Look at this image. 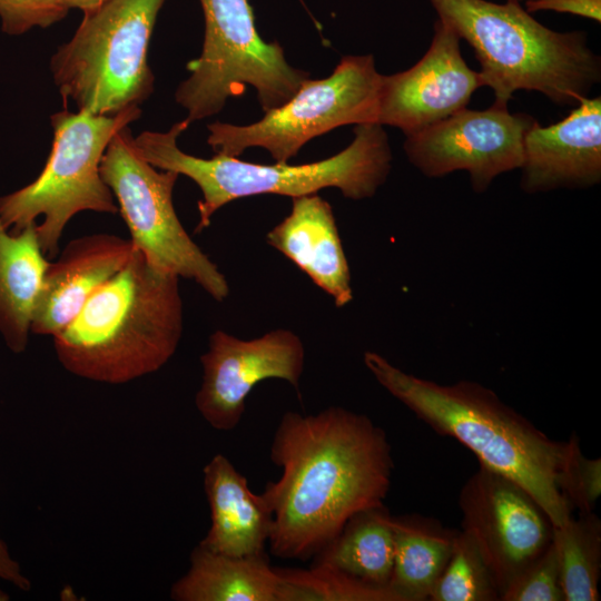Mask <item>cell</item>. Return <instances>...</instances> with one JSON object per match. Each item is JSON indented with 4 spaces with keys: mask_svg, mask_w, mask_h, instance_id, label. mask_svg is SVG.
Here are the masks:
<instances>
[{
    "mask_svg": "<svg viewBox=\"0 0 601 601\" xmlns=\"http://www.w3.org/2000/svg\"><path fill=\"white\" fill-rule=\"evenodd\" d=\"M459 506L462 530L473 536L501 598L548 548L554 526L520 484L481 465L463 484Z\"/></svg>",
    "mask_w": 601,
    "mask_h": 601,
    "instance_id": "12",
    "label": "cell"
},
{
    "mask_svg": "<svg viewBox=\"0 0 601 601\" xmlns=\"http://www.w3.org/2000/svg\"><path fill=\"white\" fill-rule=\"evenodd\" d=\"M189 125L184 119L166 132L142 131L135 138V145L154 167L187 176L197 184L203 199L198 203L196 233L209 226L219 208L243 197L274 194L293 198L334 187L349 199L370 198L385 183L392 167L387 135L376 122L355 125L353 141L341 152L302 165H264L224 155L209 159L188 155L179 149L177 140Z\"/></svg>",
    "mask_w": 601,
    "mask_h": 601,
    "instance_id": "5",
    "label": "cell"
},
{
    "mask_svg": "<svg viewBox=\"0 0 601 601\" xmlns=\"http://www.w3.org/2000/svg\"><path fill=\"white\" fill-rule=\"evenodd\" d=\"M130 239L92 234L70 240L56 262H49L33 311L31 333L55 336L88 299L131 258Z\"/></svg>",
    "mask_w": 601,
    "mask_h": 601,
    "instance_id": "16",
    "label": "cell"
},
{
    "mask_svg": "<svg viewBox=\"0 0 601 601\" xmlns=\"http://www.w3.org/2000/svg\"><path fill=\"white\" fill-rule=\"evenodd\" d=\"M385 505L355 514L314 556L313 564L336 569L368 584L390 588L394 538Z\"/></svg>",
    "mask_w": 601,
    "mask_h": 601,
    "instance_id": "22",
    "label": "cell"
},
{
    "mask_svg": "<svg viewBox=\"0 0 601 601\" xmlns=\"http://www.w3.org/2000/svg\"><path fill=\"white\" fill-rule=\"evenodd\" d=\"M535 121L531 115L494 104L483 110L464 108L406 136L404 150L424 176L465 170L472 189L482 194L497 176L521 168L524 138Z\"/></svg>",
    "mask_w": 601,
    "mask_h": 601,
    "instance_id": "11",
    "label": "cell"
},
{
    "mask_svg": "<svg viewBox=\"0 0 601 601\" xmlns=\"http://www.w3.org/2000/svg\"><path fill=\"white\" fill-rule=\"evenodd\" d=\"M66 0H0L2 32L19 36L33 28H48L69 11Z\"/></svg>",
    "mask_w": 601,
    "mask_h": 601,
    "instance_id": "28",
    "label": "cell"
},
{
    "mask_svg": "<svg viewBox=\"0 0 601 601\" xmlns=\"http://www.w3.org/2000/svg\"><path fill=\"white\" fill-rule=\"evenodd\" d=\"M280 583L266 554L229 556L198 544L170 597L176 601H279Z\"/></svg>",
    "mask_w": 601,
    "mask_h": 601,
    "instance_id": "20",
    "label": "cell"
},
{
    "mask_svg": "<svg viewBox=\"0 0 601 601\" xmlns=\"http://www.w3.org/2000/svg\"><path fill=\"white\" fill-rule=\"evenodd\" d=\"M521 188L528 194L601 180V97L583 98L562 120H536L524 138Z\"/></svg>",
    "mask_w": 601,
    "mask_h": 601,
    "instance_id": "15",
    "label": "cell"
},
{
    "mask_svg": "<svg viewBox=\"0 0 601 601\" xmlns=\"http://www.w3.org/2000/svg\"><path fill=\"white\" fill-rule=\"evenodd\" d=\"M205 36L200 56L187 63L190 76L176 92L189 124L221 111L247 86L267 112L288 101L308 73L292 67L280 45L258 35L248 0H199Z\"/></svg>",
    "mask_w": 601,
    "mask_h": 601,
    "instance_id": "8",
    "label": "cell"
},
{
    "mask_svg": "<svg viewBox=\"0 0 601 601\" xmlns=\"http://www.w3.org/2000/svg\"><path fill=\"white\" fill-rule=\"evenodd\" d=\"M560 490L571 508L580 513L592 512L601 494V460L585 457L580 441L561 476Z\"/></svg>",
    "mask_w": 601,
    "mask_h": 601,
    "instance_id": "27",
    "label": "cell"
},
{
    "mask_svg": "<svg viewBox=\"0 0 601 601\" xmlns=\"http://www.w3.org/2000/svg\"><path fill=\"white\" fill-rule=\"evenodd\" d=\"M4 600H9V595L2 590H0V601H4Z\"/></svg>",
    "mask_w": 601,
    "mask_h": 601,
    "instance_id": "32",
    "label": "cell"
},
{
    "mask_svg": "<svg viewBox=\"0 0 601 601\" xmlns=\"http://www.w3.org/2000/svg\"><path fill=\"white\" fill-rule=\"evenodd\" d=\"M276 570L282 580L279 601H402L391 588L365 583L325 565Z\"/></svg>",
    "mask_w": 601,
    "mask_h": 601,
    "instance_id": "24",
    "label": "cell"
},
{
    "mask_svg": "<svg viewBox=\"0 0 601 601\" xmlns=\"http://www.w3.org/2000/svg\"><path fill=\"white\" fill-rule=\"evenodd\" d=\"M364 364L392 396L434 432L466 446L481 466L520 484L554 528L572 518L560 480L579 437L554 441L506 405L491 388L473 381L442 385L408 374L375 352Z\"/></svg>",
    "mask_w": 601,
    "mask_h": 601,
    "instance_id": "2",
    "label": "cell"
},
{
    "mask_svg": "<svg viewBox=\"0 0 601 601\" xmlns=\"http://www.w3.org/2000/svg\"><path fill=\"white\" fill-rule=\"evenodd\" d=\"M428 1L473 49L494 105L508 107L519 90L540 92L559 106L578 105L601 81V59L584 31L552 30L511 0Z\"/></svg>",
    "mask_w": 601,
    "mask_h": 601,
    "instance_id": "4",
    "label": "cell"
},
{
    "mask_svg": "<svg viewBox=\"0 0 601 601\" xmlns=\"http://www.w3.org/2000/svg\"><path fill=\"white\" fill-rule=\"evenodd\" d=\"M0 580L7 581L22 591L31 589V582L22 573L19 563L11 556L4 541L0 538Z\"/></svg>",
    "mask_w": 601,
    "mask_h": 601,
    "instance_id": "30",
    "label": "cell"
},
{
    "mask_svg": "<svg viewBox=\"0 0 601 601\" xmlns=\"http://www.w3.org/2000/svg\"><path fill=\"white\" fill-rule=\"evenodd\" d=\"M500 592L473 536L457 531L451 558L436 581L430 601H497Z\"/></svg>",
    "mask_w": 601,
    "mask_h": 601,
    "instance_id": "25",
    "label": "cell"
},
{
    "mask_svg": "<svg viewBox=\"0 0 601 601\" xmlns=\"http://www.w3.org/2000/svg\"><path fill=\"white\" fill-rule=\"evenodd\" d=\"M394 538L390 588L402 601H425L447 564L457 530L422 515L388 516Z\"/></svg>",
    "mask_w": 601,
    "mask_h": 601,
    "instance_id": "21",
    "label": "cell"
},
{
    "mask_svg": "<svg viewBox=\"0 0 601 601\" xmlns=\"http://www.w3.org/2000/svg\"><path fill=\"white\" fill-rule=\"evenodd\" d=\"M266 242L331 295L337 307L353 299L348 263L333 208L324 198L293 197L289 215L267 233Z\"/></svg>",
    "mask_w": 601,
    "mask_h": 601,
    "instance_id": "17",
    "label": "cell"
},
{
    "mask_svg": "<svg viewBox=\"0 0 601 601\" xmlns=\"http://www.w3.org/2000/svg\"><path fill=\"white\" fill-rule=\"evenodd\" d=\"M501 601H564L554 540L503 592Z\"/></svg>",
    "mask_w": 601,
    "mask_h": 601,
    "instance_id": "26",
    "label": "cell"
},
{
    "mask_svg": "<svg viewBox=\"0 0 601 601\" xmlns=\"http://www.w3.org/2000/svg\"><path fill=\"white\" fill-rule=\"evenodd\" d=\"M381 79L372 55L343 57L331 76L307 78L288 101L260 120L246 126L209 124L207 142L216 155L238 157L260 147L276 162H287L317 136L345 125L376 122Z\"/></svg>",
    "mask_w": 601,
    "mask_h": 601,
    "instance_id": "10",
    "label": "cell"
},
{
    "mask_svg": "<svg viewBox=\"0 0 601 601\" xmlns=\"http://www.w3.org/2000/svg\"><path fill=\"white\" fill-rule=\"evenodd\" d=\"M511 1H516V2H521V1H528V0H511Z\"/></svg>",
    "mask_w": 601,
    "mask_h": 601,
    "instance_id": "33",
    "label": "cell"
},
{
    "mask_svg": "<svg viewBox=\"0 0 601 601\" xmlns=\"http://www.w3.org/2000/svg\"><path fill=\"white\" fill-rule=\"evenodd\" d=\"M102 180L118 203L130 242L155 267L194 280L215 300L229 286L217 265L183 227L173 203L178 174L158 171L138 152L129 126L111 138L100 162Z\"/></svg>",
    "mask_w": 601,
    "mask_h": 601,
    "instance_id": "9",
    "label": "cell"
},
{
    "mask_svg": "<svg viewBox=\"0 0 601 601\" xmlns=\"http://www.w3.org/2000/svg\"><path fill=\"white\" fill-rule=\"evenodd\" d=\"M48 263L38 239L37 223L12 234L0 217V335L16 354L28 346Z\"/></svg>",
    "mask_w": 601,
    "mask_h": 601,
    "instance_id": "19",
    "label": "cell"
},
{
    "mask_svg": "<svg viewBox=\"0 0 601 601\" xmlns=\"http://www.w3.org/2000/svg\"><path fill=\"white\" fill-rule=\"evenodd\" d=\"M528 12L551 10L601 21V0H528Z\"/></svg>",
    "mask_w": 601,
    "mask_h": 601,
    "instance_id": "29",
    "label": "cell"
},
{
    "mask_svg": "<svg viewBox=\"0 0 601 601\" xmlns=\"http://www.w3.org/2000/svg\"><path fill=\"white\" fill-rule=\"evenodd\" d=\"M203 472L211 522L199 545L229 556L265 555L273 514L263 495L250 491L247 479L223 454Z\"/></svg>",
    "mask_w": 601,
    "mask_h": 601,
    "instance_id": "18",
    "label": "cell"
},
{
    "mask_svg": "<svg viewBox=\"0 0 601 601\" xmlns=\"http://www.w3.org/2000/svg\"><path fill=\"white\" fill-rule=\"evenodd\" d=\"M560 559L564 601H598L601 574V521L580 513L553 529Z\"/></svg>",
    "mask_w": 601,
    "mask_h": 601,
    "instance_id": "23",
    "label": "cell"
},
{
    "mask_svg": "<svg viewBox=\"0 0 601 601\" xmlns=\"http://www.w3.org/2000/svg\"><path fill=\"white\" fill-rule=\"evenodd\" d=\"M461 40L437 18L424 56L407 70L382 75L376 122L398 128L406 137L466 108L483 82L464 60Z\"/></svg>",
    "mask_w": 601,
    "mask_h": 601,
    "instance_id": "14",
    "label": "cell"
},
{
    "mask_svg": "<svg viewBox=\"0 0 601 601\" xmlns=\"http://www.w3.org/2000/svg\"><path fill=\"white\" fill-rule=\"evenodd\" d=\"M109 0H66L69 9L77 8L83 13L97 9Z\"/></svg>",
    "mask_w": 601,
    "mask_h": 601,
    "instance_id": "31",
    "label": "cell"
},
{
    "mask_svg": "<svg viewBox=\"0 0 601 601\" xmlns=\"http://www.w3.org/2000/svg\"><path fill=\"white\" fill-rule=\"evenodd\" d=\"M166 0H109L85 12L71 39L50 59L66 106L111 116L141 105L154 91L150 38Z\"/></svg>",
    "mask_w": 601,
    "mask_h": 601,
    "instance_id": "6",
    "label": "cell"
},
{
    "mask_svg": "<svg viewBox=\"0 0 601 601\" xmlns=\"http://www.w3.org/2000/svg\"><path fill=\"white\" fill-rule=\"evenodd\" d=\"M270 460L282 475L262 493L273 514L269 551L303 561L332 542L352 516L384 506L394 467L385 431L338 406L314 415L286 412Z\"/></svg>",
    "mask_w": 601,
    "mask_h": 601,
    "instance_id": "1",
    "label": "cell"
},
{
    "mask_svg": "<svg viewBox=\"0 0 601 601\" xmlns=\"http://www.w3.org/2000/svg\"><path fill=\"white\" fill-rule=\"evenodd\" d=\"M203 381L195 404L215 430L230 431L240 422L252 390L267 378H279L298 391L305 348L292 331L277 328L244 341L217 329L200 356Z\"/></svg>",
    "mask_w": 601,
    "mask_h": 601,
    "instance_id": "13",
    "label": "cell"
},
{
    "mask_svg": "<svg viewBox=\"0 0 601 601\" xmlns=\"http://www.w3.org/2000/svg\"><path fill=\"white\" fill-rule=\"evenodd\" d=\"M140 115L139 106L111 116L67 109L53 114V142L42 171L27 186L0 197L3 226L17 234L42 216L37 224L40 247L46 256H55L75 215L87 210L117 214L100 162L115 134Z\"/></svg>",
    "mask_w": 601,
    "mask_h": 601,
    "instance_id": "7",
    "label": "cell"
},
{
    "mask_svg": "<svg viewBox=\"0 0 601 601\" xmlns=\"http://www.w3.org/2000/svg\"><path fill=\"white\" fill-rule=\"evenodd\" d=\"M184 326L179 277L131 258L53 338L69 373L124 384L160 370L176 353Z\"/></svg>",
    "mask_w": 601,
    "mask_h": 601,
    "instance_id": "3",
    "label": "cell"
}]
</instances>
